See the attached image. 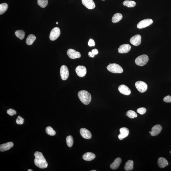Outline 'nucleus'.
Returning a JSON list of instances; mask_svg holds the SVG:
<instances>
[{
  "instance_id": "nucleus-29",
  "label": "nucleus",
  "mask_w": 171,
  "mask_h": 171,
  "mask_svg": "<svg viewBox=\"0 0 171 171\" xmlns=\"http://www.w3.org/2000/svg\"><path fill=\"white\" fill-rule=\"evenodd\" d=\"M45 131L46 133L50 136H54L56 134V132L51 127H46Z\"/></svg>"
},
{
  "instance_id": "nucleus-31",
  "label": "nucleus",
  "mask_w": 171,
  "mask_h": 171,
  "mask_svg": "<svg viewBox=\"0 0 171 171\" xmlns=\"http://www.w3.org/2000/svg\"><path fill=\"white\" fill-rule=\"evenodd\" d=\"M126 116L131 119H134L137 117V115L135 112L132 110H129L127 112Z\"/></svg>"
},
{
  "instance_id": "nucleus-27",
  "label": "nucleus",
  "mask_w": 171,
  "mask_h": 171,
  "mask_svg": "<svg viewBox=\"0 0 171 171\" xmlns=\"http://www.w3.org/2000/svg\"><path fill=\"white\" fill-rule=\"evenodd\" d=\"M8 4L6 3H3L0 4V14H3L7 10Z\"/></svg>"
},
{
  "instance_id": "nucleus-18",
  "label": "nucleus",
  "mask_w": 171,
  "mask_h": 171,
  "mask_svg": "<svg viewBox=\"0 0 171 171\" xmlns=\"http://www.w3.org/2000/svg\"><path fill=\"white\" fill-rule=\"evenodd\" d=\"M14 144L12 142H8L0 145V151L3 152L8 150L13 147Z\"/></svg>"
},
{
  "instance_id": "nucleus-21",
  "label": "nucleus",
  "mask_w": 171,
  "mask_h": 171,
  "mask_svg": "<svg viewBox=\"0 0 171 171\" xmlns=\"http://www.w3.org/2000/svg\"><path fill=\"white\" fill-rule=\"evenodd\" d=\"M158 166L160 168H164L168 165V162L165 158L161 157L158 160Z\"/></svg>"
},
{
  "instance_id": "nucleus-33",
  "label": "nucleus",
  "mask_w": 171,
  "mask_h": 171,
  "mask_svg": "<svg viewBox=\"0 0 171 171\" xmlns=\"http://www.w3.org/2000/svg\"><path fill=\"white\" fill-rule=\"evenodd\" d=\"M146 111V109L144 107L139 108L137 110V112L140 114L143 115L145 114Z\"/></svg>"
},
{
  "instance_id": "nucleus-20",
  "label": "nucleus",
  "mask_w": 171,
  "mask_h": 171,
  "mask_svg": "<svg viewBox=\"0 0 171 171\" xmlns=\"http://www.w3.org/2000/svg\"><path fill=\"white\" fill-rule=\"evenodd\" d=\"M122 162V160L120 158H116L114 162L111 164L110 165V167L112 169H118L120 166Z\"/></svg>"
},
{
  "instance_id": "nucleus-4",
  "label": "nucleus",
  "mask_w": 171,
  "mask_h": 171,
  "mask_svg": "<svg viewBox=\"0 0 171 171\" xmlns=\"http://www.w3.org/2000/svg\"><path fill=\"white\" fill-rule=\"evenodd\" d=\"M149 61L148 56L143 55L137 57L135 60V63L137 65L139 66L145 65Z\"/></svg>"
},
{
  "instance_id": "nucleus-8",
  "label": "nucleus",
  "mask_w": 171,
  "mask_h": 171,
  "mask_svg": "<svg viewBox=\"0 0 171 171\" xmlns=\"http://www.w3.org/2000/svg\"><path fill=\"white\" fill-rule=\"evenodd\" d=\"M153 20L151 19H146L140 21L137 25V28L139 29H143L152 24Z\"/></svg>"
},
{
  "instance_id": "nucleus-9",
  "label": "nucleus",
  "mask_w": 171,
  "mask_h": 171,
  "mask_svg": "<svg viewBox=\"0 0 171 171\" xmlns=\"http://www.w3.org/2000/svg\"><path fill=\"white\" fill-rule=\"evenodd\" d=\"M67 54L68 57L72 59L80 58L81 56L80 53L73 49H69L67 51Z\"/></svg>"
},
{
  "instance_id": "nucleus-2",
  "label": "nucleus",
  "mask_w": 171,
  "mask_h": 171,
  "mask_svg": "<svg viewBox=\"0 0 171 171\" xmlns=\"http://www.w3.org/2000/svg\"><path fill=\"white\" fill-rule=\"evenodd\" d=\"M78 96L82 103L84 104H89L91 100V96L90 93L86 90H81L78 92Z\"/></svg>"
},
{
  "instance_id": "nucleus-37",
  "label": "nucleus",
  "mask_w": 171,
  "mask_h": 171,
  "mask_svg": "<svg viewBox=\"0 0 171 171\" xmlns=\"http://www.w3.org/2000/svg\"><path fill=\"white\" fill-rule=\"evenodd\" d=\"M91 52L94 55H96L98 54L99 52L98 51V50L97 49H94L92 50Z\"/></svg>"
},
{
  "instance_id": "nucleus-30",
  "label": "nucleus",
  "mask_w": 171,
  "mask_h": 171,
  "mask_svg": "<svg viewBox=\"0 0 171 171\" xmlns=\"http://www.w3.org/2000/svg\"><path fill=\"white\" fill-rule=\"evenodd\" d=\"M37 4L42 8L45 7L48 4V0H37Z\"/></svg>"
},
{
  "instance_id": "nucleus-6",
  "label": "nucleus",
  "mask_w": 171,
  "mask_h": 171,
  "mask_svg": "<svg viewBox=\"0 0 171 171\" xmlns=\"http://www.w3.org/2000/svg\"><path fill=\"white\" fill-rule=\"evenodd\" d=\"M135 87L140 92L143 93L147 89V85L145 82L141 81H138L136 82Z\"/></svg>"
},
{
  "instance_id": "nucleus-19",
  "label": "nucleus",
  "mask_w": 171,
  "mask_h": 171,
  "mask_svg": "<svg viewBox=\"0 0 171 171\" xmlns=\"http://www.w3.org/2000/svg\"><path fill=\"white\" fill-rule=\"evenodd\" d=\"M96 157V155L93 153L87 152L84 154L83 155L82 158L84 160L89 161L93 160Z\"/></svg>"
},
{
  "instance_id": "nucleus-42",
  "label": "nucleus",
  "mask_w": 171,
  "mask_h": 171,
  "mask_svg": "<svg viewBox=\"0 0 171 171\" xmlns=\"http://www.w3.org/2000/svg\"><path fill=\"white\" fill-rule=\"evenodd\" d=\"M151 131H150L149 132V133H150V134H151Z\"/></svg>"
},
{
  "instance_id": "nucleus-28",
  "label": "nucleus",
  "mask_w": 171,
  "mask_h": 171,
  "mask_svg": "<svg viewBox=\"0 0 171 171\" xmlns=\"http://www.w3.org/2000/svg\"><path fill=\"white\" fill-rule=\"evenodd\" d=\"M66 141L67 145L69 147H71L74 143L73 138L72 136L71 135L68 136L66 138Z\"/></svg>"
},
{
  "instance_id": "nucleus-14",
  "label": "nucleus",
  "mask_w": 171,
  "mask_h": 171,
  "mask_svg": "<svg viewBox=\"0 0 171 171\" xmlns=\"http://www.w3.org/2000/svg\"><path fill=\"white\" fill-rule=\"evenodd\" d=\"M84 5L89 9H92L96 7V5L93 0H82Z\"/></svg>"
},
{
  "instance_id": "nucleus-13",
  "label": "nucleus",
  "mask_w": 171,
  "mask_h": 171,
  "mask_svg": "<svg viewBox=\"0 0 171 171\" xmlns=\"http://www.w3.org/2000/svg\"><path fill=\"white\" fill-rule=\"evenodd\" d=\"M119 91L122 94L128 96L131 93V91L128 87L124 85L120 86L118 88Z\"/></svg>"
},
{
  "instance_id": "nucleus-41",
  "label": "nucleus",
  "mask_w": 171,
  "mask_h": 171,
  "mask_svg": "<svg viewBox=\"0 0 171 171\" xmlns=\"http://www.w3.org/2000/svg\"><path fill=\"white\" fill-rule=\"evenodd\" d=\"M91 171H96V170H91Z\"/></svg>"
},
{
  "instance_id": "nucleus-5",
  "label": "nucleus",
  "mask_w": 171,
  "mask_h": 171,
  "mask_svg": "<svg viewBox=\"0 0 171 171\" xmlns=\"http://www.w3.org/2000/svg\"><path fill=\"white\" fill-rule=\"evenodd\" d=\"M61 32L59 28L56 27L53 29L51 30L50 35V40L55 41L57 40L60 36Z\"/></svg>"
},
{
  "instance_id": "nucleus-38",
  "label": "nucleus",
  "mask_w": 171,
  "mask_h": 171,
  "mask_svg": "<svg viewBox=\"0 0 171 171\" xmlns=\"http://www.w3.org/2000/svg\"><path fill=\"white\" fill-rule=\"evenodd\" d=\"M88 55L90 57H92V58L94 57L95 56V55L92 54L91 52H89Z\"/></svg>"
},
{
  "instance_id": "nucleus-25",
  "label": "nucleus",
  "mask_w": 171,
  "mask_h": 171,
  "mask_svg": "<svg viewBox=\"0 0 171 171\" xmlns=\"http://www.w3.org/2000/svg\"><path fill=\"white\" fill-rule=\"evenodd\" d=\"M123 5L128 7H133L135 6L136 3L135 1L127 0L123 2Z\"/></svg>"
},
{
  "instance_id": "nucleus-36",
  "label": "nucleus",
  "mask_w": 171,
  "mask_h": 171,
  "mask_svg": "<svg viewBox=\"0 0 171 171\" xmlns=\"http://www.w3.org/2000/svg\"><path fill=\"white\" fill-rule=\"evenodd\" d=\"M164 102L167 103L171 102V96H165L164 99Z\"/></svg>"
},
{
  "instance_id": "nucleus-7",
  "label": "nucleus",
  "mask_w": 171,
  "mask_h": 171,
  "mask_svg": "<svg viewBox=\"0 0 171 171\" xmlns=\"http://www.w3.org/2000/svg\"><path fill=\"white\" fill-rule=\"evenodd\" d=\"M60 75L63 80H66L69 76V73L68 68L66 66L63 65L60 68Z\"/></svg>"
},
{
  "instance_id": "nucleus-12",
  "label": "nucleus",
  "mask_w": 171,
  "mask_h": 171,
  "mask_svg": "<svg viewBox=\"0 0 171 171\" xmlns=\"http://www.w3.org/2000/svg\"><path fill=\"white\" fill-rule=\"evenodd\" d=\"M120 134L118 136L119 139L122 140L128 136L129 131L128 129L126 127H122L120 129Z\"/></svg>"
},
{
  "instance_id": "nucleus-17",
  "label": "nucleus",
  "mask_w": 171,
  "mask_h": 171,
  "mask_svg": "<svg viewBox=\"0 0 171 171\" xmlns=\"http://www.w3.org/2000/svg\"><path fill=\"white\" fill-rule=\"evenodd\" d=\"M131 46L129 44H126L122 45L118 48V52L120 53H126L130 51Z\"/></svg>"
},
{
  "instance_id": "nucleus-22",
  "label": "nucleus",
  "mask_w": 171,
  "mask_h": 171,
  "mask_svg": "<svg viewBox=\"0 0 171 171\" xmlns=\"http://www.w3.org/2000/svg\"><path fill=\"white\" fill-rule=\"evenodd\" d=\"M134 162L132 160H129L126 162L124 169L127 171H131L134 168Z\"/></svg>"
},
{
  "instance_id": "nucleus-23",
  "label": "nucleus",
  "mask_w": 171,
  "mask_h": 171,
  "mask_svg": "<svg viewBox=\"0 0 171 171\" xmlns=\"http://www.w3.org/2000/svg\"><path fill=\"white\" fill-rule=\"evenodd\" d=\"M36 36L33 34H30L27 38L26 42L28 45H31L36 40Z\"/></svg>"
},
{
  "instance_id": "nucleus-16",
  "label": "nucleus",
  "mask_w": 171,
  "mask_h": 171,
  "mask_svg": "<svg viewBox=\"0 0 171 171\" xmlns=\"http://www.w3.org/2000/svg\"><path fill=\"white\" fill-rule=\"evenodd\" d=\"M162 129V127L159 125H157L154 126L151 129V135L152 136L158 135L160 133Z\"/></svg>"
},
{
  "instance_id": "nucleus-15",
  "label": "nucleus",
  "mask_w": 171,
  "mask_h": 171,
  "mask_svg": "<svg viewBox=\"0 0 171 171\" xmlns=\"http://www.w3.org/2000/svg\"><path fill=\"white\" fill-rule=\"evenodd\" d=\"M80 133L82 136L86 139H90L92 137L91 133L89 130L84 128H82L80 130Z\"/></svg>"
},
{
  "instance_id": "nucleus-32",
  "label": "nucleus",
  "mask_w": 171,
  "mask_h": 171,
  "mask_svg": "<svg viewBox=\"0 0 171 171\" xmlns=\"http://www.w3.org/2000/svg\"><path fill=\"white\" fill-rule=\"evenodd\" d=\"M24 122V120L20 116H18L16 119V123L18 124L22 125Z\"/></svg>"
},
{
  "instance_id": "nucleus-1",
  "label": "nucleus",
  "mask_w": 171,
  "mask_h": 171,
  "mask_svg": "<svg viewBox=\"0 0 171 171\" xmlns=\"http://www.w3.org/2000/svg\"><path fill=\"white\" fill-rule=\"evenodd\" d=\"M34 156L35 157L34 163L36 166L41 169L47 168L48 164L41 152L36 151L35 153Z\"/></svg>"
},
{
  "instance_id": "nucleus-40",
  "label": "nucleus",
  "mask_w": 171,
  "mask_h": 171,
  "mask_svg": "<svg viewBox=\"0 0 171 171\" xmlns=\"http://www.w3.org/2000/svg\"><path fill=\"white\" fill-rule=\"evenodd\" d=\"M58 24V22H56V24H57V25Z\"/></svg>"
},
{
  "instance_id": "nucleus-35",
  "label": "nucleus",
  "mask_w": 171,
  "mask_h": 171,
  "mask_svg": "<svg viewBox=\"0 0 171 171\" xmlns=\"http://www.w3.org/2000/svg\"><path fill=\"white\" fill-rule=\"evenodd\" d=\"M88 45L90 47H92V46H94L95 45V42L94 40L92 39H90L89 42L88 43Z\"/></svg>"
},
{
  "instance_id": "nucleus-24",
  "label": "nucleus",
  "mask_w": 171,
  "mask_h": 171,
  "mask_svg": "<svg viewBox=\"0 0 171 171\" xmlns=\"http://www.w3.org/2000/svg\"><path fill=\"white\" fill-rule=\"evenodd\" d=\"M122 18V14L119 13H116L113 15L112 18V22L113 23H117L121 20Z\"/></svg>"
},
{
  "instance_id": "nucleus-11",
  "label": "nucleus",
  "mask_w": 171,
  "mask_h": 171,
  "mask_svg": "<svg viewBox=\"0 0 171 171\" xmlns=\"http://www.w3.org/2000/svg\"><path fill=\"white\" fill-rule=\"evenodd\" d=\"M141 37L140 35H136L133 36L130 40V43L134 46L139 45L141 43Z\"/></svg>"
},
{
  "instance_id": "nucleus-39",
  "label": "nucleus",
  "mask_w": 171,
  "mask_h": 171,
  "mask_svg": "<svg viewBox=\"0 0 171 171\" xmlns=\"http://www.w3.org/2000/svg\"><path fill=\"white\" fill-rule=\"evenodd\" d=\"M28 171H33V170H32V169H29L28 170Z\"/></svg>"
},
{
  "instance_id": "nucleus-26",
  "label": "nucleus",
  "mask_w": 171,
  "mask_h": 171,
  "mask_svg": "<svg viewBox=\"0 0 171 171\" xmlns=\"http://www.w3.org/2000/svg\"><path fill=\"white\" fill-rule=\"evenodd\" d=\"M15 35L18 38L23 40L25 37V33L22 30H18L15 32Z\"/></svg>"
},
{
  "instance_id": "nucleus-34",
  "label": "nucleus",
  "mask_w": 171,
  "mask_h": 171,
  "mask_svg": "<svg viewBox=\"0 0 171 171\" xmlns=\"http://www.w3.org/2000/svg\"><path fill=\"white\" fill-rule=\"evenodd\" d=\"M7 113L10 115L11 116H13L14 115H16L17 113V112L14 110L12 109H9L7 110Z\"/></svg>"
},
{
  "instance_id": "nucleus-44",
  "label": "nucleus",
  "mask_w": 171,
  "mask_h": 171,
  "mask_svg": "<svg viewBox=\"0 0 171 171\" xmlns=\"http://www.w3.org/2000/svg\"><path fill=\"white\" fill-rule=\"evenodd\" d=\"M170 153H171V151H170Z\"/></svg>"
},
{
  "instance_id": "nucleus-3",
  "label": "nucleus",
  "mask_w": 171,
  "mask_h": 171,
  "mask_svg": "<svg viewBox=\"0 0 171 171\" xmlns=\"http://www.w3.org/2000/svg\"><path fill=\"white\" fill-rule=\"evenodd\" d=\"M107 68L109 71L113 73H121L123 71L122 68L120 65L115 63L109 64Z\"/></svg>"
},
{
  "instance_id": "nucleus-10",
  "label": "nucleus",
  "mask_w": 171,
  "mask_h": 171,
  "mask_svg": "<svg viewBox=\"0 0 171 171\" xmlns=\"http://www.w3.org/2000/svg\"><path fill=\"white\" fill-rule=\"evenodd\" d=\"M75 71L78 76L82 77L86 75L87 69L83 66H78L76 68Z\"/></svg>"
},
{
  "instance_id": "nucleus-43",
  "label": "nucleus",
  "mask_w": 171,
  "mask_h": 171,
  "mask_svg": "<svg viewBox=\"0 0 171 171\" xmlns=\"http://www.w3.org/2000/svg\"><path fill=\"white\" fill-rule=\"evenodd\" d=\"M102 1H105V0H102Z\"/></svg>"
}]
</instances>
